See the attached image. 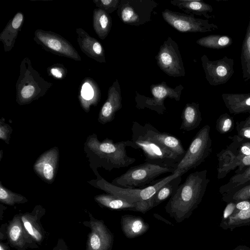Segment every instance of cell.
I'll return each mask as SVG.
<instances>
[{
	"instance_id": "d6986e66",
	"label": "cell",
	"mask_w": 250,
	"mask_h": 250,
	"mask_svg": "<svg viewBox=\"0 0 250 250\" xmlns=\"http://www.w3.org/2000/svg\"><path fill=\"white\" fill-rule=\"evenodd\" d=\"M221 96L231 114L250 113V93H223Z\"/></svg>"
},
{
	"instance_id": "b9f144b4",
	"label": "cell",
	"mask_w": 250,
	"mask_h": 250,
	"mask_svg": "<svg viewBox=\"0 0 250 250\" xmlns=\"http://www.w3.org/2000/svg\"><path fill=\"white\" fill-rule=\"evenodd\" d=\"M250 126V115L244 120L236 123V127H244Z\"/></svg>"
},
{
	"instance_id": "8fae6325",
	"label": "cell",
	"mask_w": 250,
	"mask_h": 250,
	"mask_svg": "<svg viewBox=\"0 0 250 250\" xmlns=\"http://www.w3.org/2000/svg\"><path fill=\"white\" fill-rule=\"evenodd\" d=\"M232 142L217 153V178H224L233 170V165L237 159L250 155V140L237 135L229 136Z\"/></svg>"
},
{
	"instance_id": "4fadbf2b",
	"label": "cell",
	"mask_w": 250,
	"mask_h": 250,
	"mask_svg": "<svg viewBox=\"0 0 250 250\" xmlns=\"http://www.w3.org/2000/svg\"><path fill=\"white\" fill-rule=\"evenodd\" d=\"M34 40L44 49L56 55L64 56L76 61L81 59L71 44L65 39L51 32L37 30Z\"/></svg>"
},
{
	"instance_id": "484cf974",
	"label": "cell",
	"mask_w": 250,
	"mask_h": 250,
	"mask_svg": "<svg viewBox=\"0 0 250 250\" xmlns=\"http://www.w3.org/2000/svg\"><path fill=\"white\" fill-rule=\"evenodd\" d=\"M101 205L114 209H130L136 211L137 206L112 194H104L95 197Z\"/></svg>"
},
{
	"instance_id": "2e32d148",
	"label": "cell",
	"mask_w": 250,
	"mask_h": 250,
	"mask_svg": "<svg viewBox=\"0 0 250 250\" xmlns=\"http://www.w3.org/2000/svg\"><path fill=\"white\" fill-rule=\"evenodd\" d=\"M144 127L147 132L162 145L168 149L182 159L186 150L181 141L175 136L167 132H162L149 123H146Z\"/></svg>"
},
{
	"instance_id": "f1b7e54d",
	"label": "cell",
	"mask_w": 250,
	"mask_h": 250,
	"mask_svg": "<svg viewBox=\"0 0 250 250\" xmlns=\"http://www.w3.org/2000/svg\"><path fill=\"white\" fill-rule=\"evenodd\" d=\"M249 183H250V166L242 172L232 176L228 183L219 188V192L223 194Z\"/></svg>"
},
{
	"instance_id": "8d00e7d4",
	"label": "cell",
	"mask_w": 250,
	"mask_h": 250,
	"mask_svg": "<svg viewBox=\"0 0 250 250\" xmlns=\"http://www.w3.org/2000/svg\"><path fill=\"white\" fill-rule=\"evenodd\" d=\"M95 94L94 88L88 83H85L83 85L81 90V96L85 100L92 99Z\"/></svg>"
},
{
	"instance_id": "83f0119b",
	"label": "cell",
	"mask_w": 250,
	"mask_h": 250,
	"mask_svg": "<svg viewBox=\"0 0 250 250\" xmlns=\"http://www.w3.org/2000/svg\"><path fill=\"white\" fill-rule=\"evenodd\" d=\"M243 78L245 81L250 80V14L246 33L243 42L241 54Z\"/></svg>"
},
{
	"instance_id": "ffe728a7",
	"label": "cell",
	"mask_w": 250,
	"mask_h": 250,
	"mask_svg": "<svg viewBox=\"0 0 250 250\" xmlns=\"http://www.w3.org/2000/svg\"><path fill=\"white\" fill-rule=\"evenodd\" d=\"M121 224L123 232L128 238L143 234L149 228V225L142 217L129 214L122 216Z\"/></svg>"
},
{
	"instance_id": "e0dca14e",
	"label": "cell",
	"mask_w": 250,
	"mask_h": 250,
	"mask_svg": "<svg viewBox=\"0 0 250 250\" xmlns=\"http://www.w3.org/2000/svg\"><path fill=\"white\" fill-rule=\"evenodd\" d=\"M78 42L82 51L100 62H105L104 51L101 43L81 28L77 29Z\"/></svg>"
},
{
	"instance_id": "8992f818",
	"label": "cell",
	"mask_w": 250,
	"mask_h": 250,
	"mask_svg": "<svg viewBox=\"0 0 250 250\" xmlns=\"http://www.w3.org/2000/svg\"><path fill=\"white\" fill-rule=\"evenodd\" d=\"M52 84L46 82L34 70L30 60L25 59L20 66V75L16 84L17 98L21 102H27L43 96Z\"/></svg>"
},
{
	"instance_id": "6da1fadb",
	"label": "cell",
	"mask_w": 250,
	"mask_h": 250,
	"mask_svg": "<svg viewBox=\"0 0 250 250\" xmlns=\"http://www.w3.org/2000/svg\"><path fill=\"white\" fill-rule=\"evenodd\" d=\"M204 169L189 174L171 196L165 208L177 223L188 218L201 203L209 179Z\"/></svg>"
},
{
	"instance_id": "d590c367",
	"label": "cell",
	"mask_w": 250,
	"mask_h": 250,
	"mask_svg": "<svg viewBox=\"0 0 250 250\" xmlns=\"http://www.w3.org/2000/svg\"><path fill=\"white\" fill-rule=\"evenodd\" d=\"M23 197L17 195L4 188L1 185L0 188V201L4 204L13 205L16 203H20L23 200Z\"/></svg>"
},
{
	"instance_id": "e575fe53",
	"label": "cell",
	"mask_w": 250,
	"mask_h": 250,
	"mask_svg": "<svg viewBox=\"0 0 250 250\" xmlns=\"http://www.w3.org/2000/svg\"><path fill=\"white\" fill-rule=\"evenodd\" d=\"M121 0H94L98 8L103 10L108 14L117 10Z\"/></svg>"
},
{
	"instance_id": "9a60e30c",
	"label": "cell",
	"mask_w": 250,
	"mask_h": 250,
	"mask_svg": "<svg viewBox=\"0 0 250 250\" xmlns=\"http://www.w3.org/2000/svg\"><path fill=\"white\" fill-rule=\"evenodd\" d=\"M120 85L116 79L109 88L107 98L103 105L100 114L99 121L105 124L112 121L116 113L122 107Z\"/></svg>"
},
{
	"instance_id": "60d3db41",
	"label": "cell",
	"mask_w": 250,
	"mask_h": 250,
	"mask_svg": "<svg viewBox=\"0 0 250 250\" xmlns=\"http://www.w3.org/2000/svg\"><path fill=\"white\" fill-rule=\"evenodd\" d=\"M236 203V208L235 211L246 210L250 208V200H242Z\"/></svg>"
},
{
	"instance_id": "f35d334b",
	"label": "cell",
	"mask_w": 250,
	"mask_h": 250,
	"mask_svg": "<svg viewBox=\"0 0 250 250\" xmlns=\"http://www.w3.org/2000/svg\"><path fill=\"white\" fill-rule=\"evenodd\" d=\"M236 129L237 132V135L246 139L250 140V126L244 127H236Z\"/></svg>"
},
{
	"instance_id": "3957f363",
	"label": "cell",
	"mask_w": 250,
	"mask_h": 250,
	"mask_svg": "<svg viewBox=\"0 0 250 250\" xmlns=\"http://www.w3.org/2000/svg\"><path fill=\"white\" fill-rule=\"evenodd\" d=\"M180 175L178 173L171 174L159 179L153 185L142 188H129L119 187L102 179L99 185L108 193L121 197L137 206L136 211L145 213L151 209L150 199L156 192L167 182Z\"/></svg>"
},
{
	"instance_id": "ba28073f",
	"label": "cell",
	"mask_w": 250,
	"mask_h": 250,
	"mask_svg": "<svg viewBox=\"0 0 250 250\" xmlns=\"http://www.w3.org/2000/svg\"><path fill=\"white\" fill-rule=\"evenodd\" d=\"M184 88L182 84L171 88L165 82L152 84L150 85V91L152 97H146L137 93L135 98L136 107L138 109L148 108L162 115L166 111L165 100L169 98L176 102L180 101Z\"/></svg>"
},
{
	"instance_id": "5bb4252c",
	"label": "cell",
	"mask_w": 250,
	"mask_h": 250,
	"mask_svg": "<svg viewBox=\"0 0 250 250\" xmlns=\"http://www.w3.org/2000/svg\"><path fill=\"white\" fill-rule=\"evenodd\" d=\"M90 224L91 231L87 241V250H110L113 236L103 222L92 219Z\"/></svg>"
},
{
	"instance_id": "52a82bcc",
	"label": "cell",
	"mask_w": 250,
	"mask_h": 250,
	"mask_svg": "<svg viewBox=\"0 0 250 250\" xmlns=\"http://www.w3.org/2000/svg\"><path fill=\"white\" fill-rule=\"evenodd\" d=\"M158 5L153 0H121L117 13L124 23L138 26L151 20Z\"/></svg>"
},
{
	"instance_id": "74e56055",
	"label": "cell",
	"mask_w": 250,
	"mask_h": 250,
	"mask_svg": "<svg viewBox=\"0 0 250 250\" xmlns=\"http://www.w3.org/2000/svg\"><path fill=\"white\" fill-rule=\"evenodd\" d=\"M236 202H230L227 205L223 213V219L227 220L235 211Z\"/></svg>"
},
{
	"instance_id": "7bdbcfd3",
	"label": "cell",
	"mask_w": 250,
	"mask_h": 250,
	"mask_svg": "<svg viewBox=\"0 0 250 250\" xmlns=\"http://www.w3.org/2000/svg\"><path fill=\"white\" fill-rule=\"evenodd\" d=\"M0 250H6V249L4 248V247L1 244L0 245Z\"/></svg>"
},
{
	"instance_id": "d4e9b609",
	"label": "cell",
	"mask_w": 250,
	"mask_h": 250,
	"mask_svg": "<svg viewBox=\"0 0 250 250\" xmlns=\"http://www.w3.org/2000/svg\"><path fill=\"white\" fill-rule=\"evenodd\" d=\"M93 28L95 32L102 39H104L108 35L112 27V19L109 14L99 8L93 11Z\"/></svg>"
},
{
	"instance_id": "7c38bea8",
	"label": "cell",
	"mask_w": 250,
	"mask_h": 250,
	"mask_svg": "<svg viewBox=\"0 0 250 250\" xmlns=\"http://www.w3.org/2000/svg\"><path fill=\"white\" fill-rule=\"evenodd\" d=\"M206 79L212 86L226 83L234 73V60L224 56L215 61L210 60L206 55L201 58Z\"/></svg>"
},
{
	"instance_id": "4dcf8cb0",
	"label": "cell",
	"mask_w": 250,
	"mask_h": 250,
	"mask_svg": "<svg viewBox=\"0 0 250 250\" xmlns=\"http://www.w3.org/2000/svg\"><path fill=\"white\" fill-rule=\"evenodd\" d=\"M23 226L31 238L37 242L42 239V233L37 219L31 215H24L21 217Z\"/></svg>"
},
{
	"instance_id": "277c9868",
	"label": "cell",
	"mask_w": 250,
	"mask_h": 250,
	"mask_svg": "<svg viewBox=\"0 0 250 250\" xmlns=\"http://www.w3.org/2000/svg\"><path fill=\"white\" fill-rule=\"evenodd\" d=\"M175 170V168L170 167L146 162L130 167L125 172L115 178L111 184L123 188H146L157 181L158 180L156 179L161 175L167 173L172 174Z\"/></svg>"
},
{
	"instance_id": "44dd1931",
	"label": "cell",
	"mask_w": 250,
	"mask_h": 250,
	"mask_svg": "<svg viewBox=\"0 0 250 250\" xmlns=\"http://www.w3.org/2000/svg\"><path fill=\"white\" fill-rule=\"evenodd\" d=\"M181 119L180 130L190 131L198 127L202 120L199 104L195 102L187 104L182 111Z\"/></svg>"
},
{
	"instance_id": "30bf717a",
	"label": "cell",
	"mask_w": 250,
	"mask_h": 250,
	"mask_svg": "<svg viewBox=\"0 0 250 250\" xmlns=\"http://www.w3.org/2000/svg\"><path fill=\"white\" fill-rule=\"evenodd\" d=\"M164 20L181 33H205L218 29L208 19L196 18L194 16L165 9L162 12Z\"/></svg>"
},
{
	"instance_id": "ac0fdd59",
	"label": "cell",
	"mask_w": 250,
	"mask_h": 250,
	"mask_svg": "<svg viewBox=\"0 0 250 250\" xmlns=\"http://www.w3.org/2000/svg\"><path fill=\"white\" fill-rule=\"evenodd\" d=\"M170 3L179 8L186 14L204 16L207 19L213 17L209 13L213 11V7L201 0H172Z\"/></svg>"
},
{
	"instance_id": "d6a6232c",
	"label": "cell",
	"mask_w": 250,
	"mask_h": 250,
	"mask_svg": "<svg viewBox=\"0 0 250 250\" xmlns=\"http://www.w3.org/2000/svg\"><path fill=\"white\" fill-rule=\"evenodd\" d=\"M234 126L233 118L227 113L221 114L216 121V129L221 134L231 132Z\"/></svg>"
},
{
	"instance_id": "f546056e",
	"label": "cell",
	"mask_w": 250,
	"mask_h": 250,
	"mask_svg": "<svg viewBox=\"0 0 250 250\" xmlns=\"http://www.w3.org/2000/svg\"><path fill=\"white\" fill-rule=\"evenodd\" d=\"M222 195L223 200L228 202L250 200V183L232 189Z\"/></svg>"
},
{
	"instance_id": "9c48e42d",
	"label": "cell",
	"mask_w": 250,
	"mask_h": 250,
	"mask_svg": "<svg viewBox=\"0 0 250 250\" xmlns=\"http://www.w3.org/2000/svg\"><path fill=\"white\" fill-rule=\"evenodd\" d=\"M155 59L159 67L168 76L173 77L185 76L186 71L178 45L171 37H168L164 42Z\"/></svg>"
},
{
	"instance_id": "4316f807",
	"label": "cell",
	"mask_w": 250,
	"mask_h": 250,
	"mask_svg": "<svg viewBox=\"0 0 250 250\" xmlns=\"http://www.w3.org/2000/svg\"><path fill=\"white\" fill-rule=\"evenodd\" d=\"M197 44L208 48L220 49L227 47L232 43L231 38L221 35H209L196 41Z\"/></svg>"
},
{
	"instance_id": "5b68a950",
	"label": "cell",
	"mask_w": 250,
	"mask_h": 250,
	"mask_svg": "<svg viewBox=\"0 0 250 250\" xmlns=\"http://www.w3.org/2000/svg\"><path fill=\"white\" fill-rule=\"evenodd\" d=\"M210 130V126L206 125L197 132L185 155L178 164L174 173L182 176L189 170L198 167L210 155L212 148Z\"/></svg>"
},
{
	"instance_id": "7a4b0ae2",
	"label": "cell",
	"mask_w": 250,
	"mask_h": 250,
	"mask_svg": "<svg viewBox=\"0 0 250 250\" xmlns=\"http://www.w3.org/2000/svg\"><path fill=\"white\" fill-rule=\"evenodd\" d=\"M131 132V141L137 149L142 150L146 162L163 165L176 169L182 158L153 139L144 125L133 122Z\"/></svg>"
},
{
	"instance_id": "603a6c76",
	"label": "cell",
	"mask_w": 250,
	"mask_h": 250,
	"mask_svg": "<svg viewBox=\"0 0 250 250\" xmlns=\"http://www.w3.org/2000/svg\"><path fill=\"white\" fill-rule=\"evenodd\" d=\"M7 235L13 246L22 248L25 245L29 234L23 226L21 217L17 216L13 219L8 226Z\"/></svg>"
},
{
	"instance_id": "ee69618b",
	"label": "cell",
	"mask_w": 250,
	"mask_h": 250,
	"mask_svg": "<svg viewBox=\"0 0 250 250\" xmlns=\"http://www.w3.org/2000/svg\"><path fill=\"white\" fill-rule=\"evenodd\" d=\"M246 250V249H243V248H238L237 250Z\"/></svg>"
},
{
	"instance_id": "ab89813d",
	"label": "cell",
	"mask_w": 250,
	"mask_h": 250,
	"mask_svg": "<svg viewBox=\"0 0 250 250\" xmlns=\"http://www.w3.org/2000/svg\"><path fill=\"white\" fill-rule=\"evenodd\" d=\"M50 73L54 77L62 79L63 76L64 71L62 67L55 66L50 68Z\"/></svg>"
},
{
	"instance_id": "1f68e13d",
	"label": "cell",
	"mask_w": 250,
	"mask_h": 250,
	"mask_svg": "<svg viewBox=\"0 0 250 250\" xmlns=\"http://www.w3.org/2000/svg\"><path fill=\"white\" fill-rule=\"evenodd\" d=\"M224 227L234 228L250 224V208L244 210L235 211L226 221Z\"/></svg>"
},
{
	"instance_id": "7402d4cb",
	"label": "cell",
	"mask_w": 250,
	"mask_h": 250,
	"mask_svg": "<svg viewBox=\"0 0 250 250\" xmlns=\"http://www.w3.org/2000/svg\"><path fill=\"white\" fill-rule=\"evenodd\" d=\"M23 21V15L21 12L16 14L7 24L0 35V40L4 45L5 52L10 51L14 46L19 31Z\"/></svg>"
},
{
	"instance_id": "cb8c5ba5",
	"label": "cell",
	"mask_w": 250,
	"mask_h": 250,
	"mask_svg": "<svg viewBox=\"0 0 250 250\" xmlns=\"http://www.w3.org/2000/svg\"><path fill=\"white\" fill-rule=\"evenodd\" d=\"M182 181V176L178 175L162 186L150 199L151 208L155 207L176 192Z\"/></svg>"
},
{
	"instance_id": "836d02e7",
	"label": "cell",
	"mask_w": 250,
	"mask_h": 250,
	"mask_svg": "<svg viewBox=\"0 0 250 250\" xmlns=\"http://www.w3.org/2000/svg\"><path fill=\"white\" fill-rule=\"evenodd\" d=\"M52 161L48 159L40 162L36 165V169L41 170L42 175L47 180H51L54 176L55 166Z\"/></svg>"
}]
</instances>
